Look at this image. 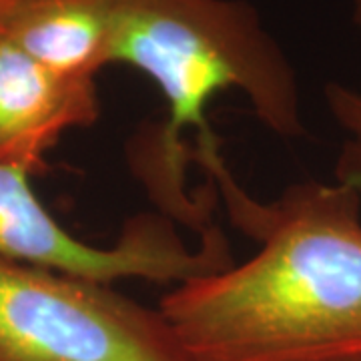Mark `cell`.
Wrapping results in <instances>:
<instances>
[{
  "label": "cell",
  "instance_id": "obj_1",
  "mask_svg": "<svg viewBox=\"0 0 361 361\" xmlns=\"http://www.w3.org/2000/svg\"><path fill=\"white\" fill-rule=\"evenodd\" d=\"M193 159L259 249L163 295L159 310L191 361L361 357L360 197L336 180H303L259 203L231 177L217 139Z\"/></svg>",
  "mask_w": 361,
  "mask_h": 361
},
{
  "label": "cell",
  "instance_id": "obj_7",
  "mask_svg": "<svg viewBox=\"0 0 361 361\" xmlns=\"http://www.w3.org/2000/svg\"><path fill=\"white\" fill-rule=\"evenodd\" d=\"M323 97L334 121L345 133L337 155L334 180L351 189L361 199V90L331 80L325 85Z\"/></svg>",
  "mask_w": 361,
  "mask_h": 361
},
{
  "label": "cell",
  "instance_id": "obj_4",
  "mask_svg": "<svg viewBox=\"0 0 361 361\" xmlns=\"http://www.w3.org/2000/svg\"><path fill=\"white\" fill-rule=\"evenodd\" d=\"M0 259L113 285L123 279L180 285L227 269V237L215 225L185 245L167 215L130 217L113 245L77 239L40 203L25 171L0 165Z\"/></svg>",
  "mask_w": 361,
  "mask_h": 361
},
{
  "label": "cell",
  "instance_id": "obj_6",
  "mask_svg": "<svg viewBox=\"0 0 361 361\" xmlns=\"http://www.w3.org/2000/svg\"><path fill=\"white\" fill-rule=\"evenodd\" d=\"M123 0H0V32L59 75L94 80L111 65Z\"/></svg>",
  "mask_w": 361,
  "mask_h": 361
},
{
  "label": "cell",
  "instance_id": "obj_2",
  "mask_svg": "<svg viewBox=\"0 0 361 361\" xmlns=\"http://www.w3.org/2000/svg\"><path fill=\"white\" fill-rule=\"evenodd\" d=\"M111 65L139 71L161 90L167 118L135 135L130 165L163 213L199 235L213 225L215 191H187L193 151L185 137H215L207 106L217 94L241 92L277 137L305 135L295 68L247 0H123Z\"/></svg>",
  "mask_w": 361,
  "mask_h": 361
},
{
  "label": "cell",
  "instance_id": "obj_9",
  "mask_svg": "<svg viewBox=\"0 0 361 361\" xmlns=\"http://www.w3.org/2000/svg\"><path fill=\"white\" fill-rule=\"evenodd\" d=\"M341 361H361V357H355V360H341Z\"/></svg>",
  "mask_w": 361,
  "mask_h": 361
},
{
  "label": "cell",
  "instance_id": "obj_3",
  "mask_svg": "<svg viewBox=\"0 0 361 361\" xmlns=\"http://www.w3.org/2000/svg\"><path fill=\"white\" fill-rule=\"evenodd\" d=\"M0 361H191L161 310L0 259Z\"/></svg>",
  "mask_w": 361,
  "mask_h": 361
},
{
  "label": "cell",
  "instance_id": "obj_8",
  "mask_svg": "<svg viewBox=\"0 0 361 361\" xmlns=\"http://www.w3.org/2000/svg\"><path fill=\"white\" fill-rule=\"evenodd\" d=\"M353 4V23L360 26L361 30V0H351Z\"/></svg>",
  "mask_w": 361,
  "mask_h": 361
},
{
  "label": "cell",
  "instance_id": "obj_5",
  "mask_svg": "<svg viewBox=\"0 0 361 361\" xmlns=\"http://www.w3.org/2000/svg\"><path fill=\"white\" fill-rule=\"evenodd\" d=\"M101 116L94 80L54 73L0 32V165L37 175L68 130Z\"/></svg>",
  "mask_w": 361,
  "mask_h": 361
}]
</instances>
